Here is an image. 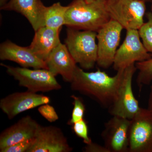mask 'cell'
Masks as SVG:
<instances>
[{
    "label": "cell",
    "mask_w": 152,
    "mask_h": 152,
    "mask_svg": "<svg viewBox=\"0 0 152 152\" xmlns=\"http://www.w3.org/2000/svg\"><path fill=\"white\" fill-rule=\"evenodd\" d=\"M124 69L117 71L112 77L100 70L86 72L77 66L70 83L71 88L108 109L116 99Z\"/></svg>",
    "instance_id": "cell-1"
},
{
    "label": "cell",
    "mask_w": 152,
    "mask_h": 152,
    "mask_svg": "<svg viewBox=\"0 0 152 152\" xmlns=\"http://www.w3.org/2000/svg\"><path fill=\"white\" fill-rule=\"evenodd\" d=\"M107 0H74L68 5L65 26L80 30L97 32L111 20L106 9Z\"/></svg>",
    "instance_id": "cell-2"
},
{
    "label": "cell",
    "mask_w": 152,
    "mask_h": 152,
    "mask_svg": "<svg viewBox=\"0 0 152 152\" xmlns=\"http://www.w3.org/2000/svg\"><path fill=\"white\" fill-rule=\"evenodd\" d=\"M68 28L65 43L71 56L82 69H93L97 61L96 32Z\"/></svg>",
    "instance_id": "cell-3"
},
{
    "label": "cell",
    "mask_w": 152,
    "mask_h": 152,
    "mask_svg": "<svg viewBox=\"0 0 152 152\" xmlns=\"http://www.w3.org/2000/svg\"><path fill=\"white\" fill-rule=\"evenodd\" d=\"M7 72L18 82L19 86L32 92H48L62 88L56 77L47 69H30L27 68L13 67L1 64Z\"/></svg>",
    "instance_id": "cell-4"
},
{
    "label": "cell",
    "mask_w": 152,
    "mask_h": 152,
    "mask_svg": "<svg viewBox=\"0 0 152 152\" xmlns=\"http://www.w3.org/2000/svg\"><path fill=\"white\" fill-rule=\"evenodd\" d=\"M145 3L140 0H107L106 9L111 20L124 29L138 30L144 23Z\"/></svg>",
    "instance_id": "cell-5"
},
{
    "label": "cell",
    "mask_w": 152,
    "mask_h": 152,
    "mask_svg": "<svg viewBox=\"0 0 152 152\" xmlns=\"http://www.w3.org/2000/svg\"><path fill=\"white\" fill-rule=\"evenodd\" d=\"M137 71L135 64L124 70L116 99L108 109L109 113L112 116H118L131 120L140 111L141 107L132 89L133 76Z\"/></svg>",
    "instance_id": "cell-6"
},
{
    "label": "cell",
    "mask_w": 152,
    "mask_h": 152,
    "mask_svg": "<svg viewBox=\"0 0 152 152\" xmlns=\"http://www.w3.org/2000/svg\"><path fill=\"white\" fill-rule=\"evenodd\" d=\"M123 29L118 22L110 20L97 32L96 64L99 67L108 69L113 65Z\"/></svg>",
    "instance_id": "cell-7"
},
{
    "label": "cell",
    "mask_w": 152,
    "mask_h": 152,
    "mask_svg": "<svg viewBox=\"0 0 152 152\" xmlns=\"http://www.w3.org/2000/svg\"><path fill=\"white\" fill-rule=\"evenodd\" d=\"M151 55L144 47L138 30H127L123 43L117 50L113 67L117 72L124 70L136 63L148 59Z\"/></svg>",
    "instance_id": "cell-8"
},
{
    "label": "cell",
    "mask_w": 152,
    "mask_h": 152,
    "mask_svg": "<svg viewBox=\"0 0 152 152\" xmlns=\"http://www.w3.org/2000/svg\"><path fill=\"white\" fill-rule=\"evenodd\" d=\"M129 152H152V112L141 108L131 120Z\"/></svg>",
    "instance_id": "cell-9"
},
{
    "label": "cell",
    "mask_w": 152,
    "mask_h": 152,
    "mask_svg": "<svg viewBox=\"0 0 152 152\" xmlns=\"http://www.w3.org/2000/svg\"><path fill=\"white\" fill-rule=\"evenodd\" d=\"M131 120L118 116L106 122L101 136L110 152H129Z\"/></svg>",
    "instance_id": "cell-10"
},
{
    "label": "cell",
    "mask_w": 152,
    "mask_h": 152,
    "mask_svg": "<svg viewBox=\"0 0 152 152\" xmlns=\"http://www.w3.org/2000/svg\"><path fill=\"white\" fill-rule=\"evenodd\" d=\"M50 102V97L27 91L12 93L0 101V108L10 120L23 112Z\"/></svg>",
    "instance_id": "cell-11"
},
{
    "label": "cell",
    "mask_w": 152,
    "mask_h": 152,
    "mask_svg": "<svg viewBox=\"0 0 152 152\" xmlns=\"http://www.w3.org/2000/svg\"><path fill=\"white\" fill-rule=\"evenodd\" d=\"M73 148L61 129L40 126L28 152H71Z\"/></svg>",
    "instance_id": "cell-12"
},
{
    "label": "cell",
    "mask_w": 152,
    "mask_h": 152,
    "mask_svg": "<svg viewBox=\"0 0 152 152\" xmlns=\"http://www.w3.org/2000/svg\"><path fill=\"white\" fill-rule=\"evenodd\" d=\"M40 126L30 115L23 117L1 133L0 151L18 143L34 139Z\"/></svg>",
    "instance_id": "cell-13"
},
{
    "label": "cell",
    "mask_w": 152,
    "mask_h": 152,
    "mask_svg": "<svg viewBox=\"0 0 152 152\" xmlns=\"http://www.w3.org/2000/svg\"><path fill=\"white\" fill-rule=\"evenodd\" d=\"M0 59L13 61L22 67L48 69L46 62L37 56L29 47L20 46L9 40L0 46Z\"/></svg>",
    "instance_id": "cell-14"
},
{
    "label": "cell",
    "mask_w": 152,
    "mask_h": 152,
    "mask_svg": "<svg viewBox=\"0 0 152 152\" xmlns=\"http://www.w3.org/2000/svg\"><path fill=\"white\" fill-rule=\"evenodd\" d=\"M48 69L56 77L60 75L71 83L77 66L65 45L60 43L45 61Z\"/></svg>",
    "instance_id": "cell-15"
},
{
    "label": "cell",
    "mask_w": 152,
    "mask_h": 152,
    "mask_svg": "<svg viewBox=\"0 0 152 152\" xmlns=\"http://www.w3.org/2000/svg\"><path fill=\"white\" fill-rule=\"evenodd\" d=\"M46 7L41 0H9L1 10L16 12L26 17L35 31L45 26Z\"/></svg>",
    "instance_id": "cell-16"
},
{
    "label": "cell",
    "mask_w": 152,
    "mask_h": 152,
    "mask_svg": "<svg viewBox=\"0 0 152 152\" xmlns=\"http://www.w3.org/2000/svg\"><path fill=\"white\" fill-rule=\"evenodd\" d=\"M61 29L43 26L35 31L29 48L41 59L45 61L53 50L61 43Z\"/></svg>",
    "instance_id": "cell-17"
},
{
    "label": "cell",
    "mask_w": 152,
    "mask_h": 152,
    "mask_svg": "<svg viewBox=\"0 0 152 152\" xmlns=\"http://www.w3.org/2000/svg\"><path fill=\"white\" fill-rule=\"evenodd\" d=\"M68 6H63L59 2L55 3L50 7H46L44 12L45 26L61 29L65 25L66 14Z\"/></svg>",
    "instance_id": "cell-18"
},
{
    "label": "cell",
    "mask_w": 152,
    "mask_h": 152,
    "mask_svg": "<svg viewBox=\"0 0 152 152\" xmlns=\"http://www.w3.org/2000/svg\"><path fill=\"white\" fill-rule=\"evenodd\" d=\"M138 74L137 83L140 89L145 85H149L152 82V54L148 59L135 64Z\"/></svg>",
    "instance_id": "cell-19"
},
{
    "label": "cell",
    "mask_w": 152,
    "mask_h": 152,
    "mask_svg": "<svg viewBox=\"0 0 152 152\" xmlns=\"http://www.w3.org/2000/svg\"><path fill=\"white\" fill-rule=\"evenodd\" d=\"M147 21L138 30L139 35L144 47L152 54V12L146 13Z\"/></svg>",
    "instance_id": "cell-20"
},
{
    "label": "cell",
    "mask_w": 152,
    "mask_h": 152,
    "mask_svg": "<svg viewBox=\"0 0 152 152\" xmlns=\"http://www.w3.org/2000/svg\"><path fill=\"white\" fill-rule=\"evenodd\" d=\"M71 97L73 100L74 107L70 119L69 120L67 124L72 126L75 123L84 119L86 109L81 98L75 95H72Z\"/></svg>",
    "instance_id": "cell-21"
},
{
    "label": "cell",
    "mask_w": 152,
    "mask_h": 152,
    "mask_svg": "<svg viewBox=\"0 0 152 152\" xmlns=\"http://www.w3.org/2000/svg\"><path fill=\"white\" fill-rule=\"evenodd\" d=\"M72 126L74 132L78 137L82 139L86 145L92 142L89 136L88 125L84 119L75 123Z\"/></svg>",
    "instance_id": "cell-22"
},
{
    "label": "cell",
    "mask_w": 152,
    "mask_h": 152,
    "mask_svg": "<svg viewBox=\"0 0 152 152\" xmlns=\"http://www.w3.org/2000/svg\"><path fill=\"white\" fill-rule=\"evenodd\" d=\"M38 111L41 115L49 122H55L58 120V115L54 107L49 104H44L39 106Z\"/></svg>",
    "instance_id": "cell-23"
},
{
    "label": "cell",
    "mask_w": 152,
    "mask_h": 152,
    "mask_svg": "<svg viewBox=\"0 0 152 152\" xmlns=\"http://www.w3.org/2000/svg\"><path fill=\"white\" fill-rule=\"evenodd\" d=\"M34 138L18 143L0 151L1 152H28L34 143Z\"/></svg>",
    "instance_id": "cell-24"
},
{
    "label": "cell",
    "mask_w": 152,
    "mask_h": 152,
    "mask_svg": "<svg viewBox=\"0 0 152 152\" xmlns=\"http://www.w3.org/2000/svg\"><path fill=\"white\" fill-rule=\"evenodd\" d=\"M84 152H110L104 145H101L96 143L91 142L86 144L84 148Z\"/></svg>",
    "instance_id": "cell-25"
},
{
    "label": "cell",
    "mask_w": 152,
    "mask_h": 152,
    "mask_svg": "<svg viewBox=\"0 0 152 152\" xmlns=\"http://www.w3.org/2000/svg\"><path fill=\"white\" fill-rule=\"evenodd\" d=\"M148 109L152 112V84L151 86V91H150L148 101Z\"/></svg>",
    "instance_id": "cell-26"
},
{
    "label": "cell",
    "mask_w": 152,
    "mask_h": 152,
    "mask_svg": "<svg viewBox=\"0 0 152 152\" xmlns=\"http://www.w3.org/2000/svg\"><path fill=\"white\" fill-rule=\"evenodd\" d=\"M9 0H0V7H2Z\"/></svg>",
    "instance_id": "cell-27"
},
{
    "label": "cell",
    "mask_w": 152,
    "mask_h": 152,
    "mask_svg": "<svg viewBox=\"0 0 152 152\" xmlns=\"http://www.w3.org/2000/svg\"><path fill=\"white\" fill-rule=\"evenodd\" d=\"M140 1H143L145 2H152V0H140Z\"/></svg>",
    "instance_id": "cell-28"
},
{
    "label": "cell",
    "mask_w": 152,
    "mask_h": 152,
    "mask_svg": "<svg viewBox=\"0 0 152 152\" xmlns=\"http://www.w3.org/2000/svg\"><path fill=\"white\" fill-rule=\"evenodd\" d=\"M84 1H86L87 3H91L94 1V0H84Z\"/></svg>",
    "instance_id": "cell-29"
},
{
    "label": "cell",
    "mask_w": 152,
    "mask_h": 152,
    "mask_svg": "<svg viewBox=\"0 0 152 152\" xmlns=\"http://www.w3.org/2000/svg\"><path fill=\"white\" fill-rule=\"evenodd\" d=\"M151 11L152 12V4L151 5Z\"/></svg>",
    "instance_id": "cell-30"
}]
</instances>
